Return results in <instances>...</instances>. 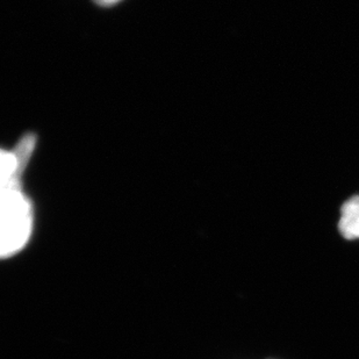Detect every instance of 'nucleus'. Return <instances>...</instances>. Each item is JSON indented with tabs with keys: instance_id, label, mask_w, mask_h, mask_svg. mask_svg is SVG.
I'll return each mask as SVG.
<instances>
[{
	"instance_id": "nucleus-1",
	"label": "nucleus",
	"mask_w": 359,
	"mask_h": 359,
	"mask_svg": "<svg viewBox=\"0 0 359 359\" xmlns=\"http://www.w3.org/2000/svg\"><path fill=\"white\" fill-rule=\"evenodd\" d=\"M22 173L11 154L1 155V257H12L31 238L34 212L21 187Z\"/></svg>"
},
{
	"instance_id": "nucleus-2",
	"label": "nucleus",
	"mask_w": 359,
	"mask_h": 359,
	"mask_svg": "<svg viewBox=\"0 0 359 359\" xmlns=\"http://www.w3.org/2000/svg\"><path fill=\"white\" fill-rule=\"evenodd\" d=\"M339 233L346 240L359 238V196L353 197L343 203L341 219L339 222Z\"/></svg>"
},
{
	"instance_id": "nucleus-3",
	"label": "nucleus",
	"mask_w": 359,
	"mask_h": 359,
	"mask_svg": "<svg viewBox=\"0 0 359 359\" xmlns=\"http://www.w3.org/2000/svg\"><path fill=\"white\" fill-rule=\"evenodd\" d=\"M121 0H95V4H98L99 6L109 7L120 3Z\"/></svg>"
}]
</instances>
